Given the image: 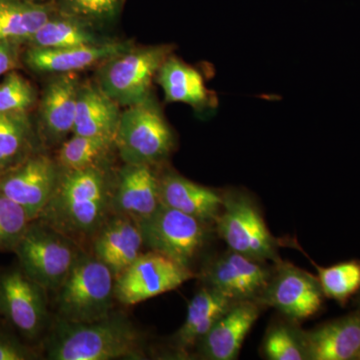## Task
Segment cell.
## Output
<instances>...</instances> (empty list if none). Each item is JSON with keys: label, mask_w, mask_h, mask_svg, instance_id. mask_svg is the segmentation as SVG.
Here are the masks:
<instances>
[{"label": "cell", "mask_w": 360, "mask_h": 360, "mask_svg": "<svg viewBox=\"0 0 360 360\" xmlns=\"http://www.w3.org/2000/svg\"><path fill=\"white\" fill-rule=\"evenodd\" d=\"M37 354L20 342L18 338L7 333H0V360H32Z\"/></svg>", "instance_id": "cell-33"}, {"label": "cell", "mask_w": 360, "mask_h": 360, "mask_svg": "<svg viewBox=\"0 0 360 360\" xmlns=\"http://www.w3.org/2000/svg\"><path fill=\"white\" fill-rule=\"evenodd\" d=\"M35 98L32 85L18 72H9L0 84V112H26Z\"/></svg>", "instance_id": "cell-31"}, {"label": "cell", "mask_w": 360, "mask_h": 360, "mask_svg": "<svg viewBox=\"0 0 360 360\" xmlns=\"http://www.w3.org/2000/svg\"><path fill=\"white\" fill-rule=\"evenodd\" d=\"M307 360H360V310L302 330Z\"/></svg>", "instance_id": "cell-17"}, {"label": "cell", "mask_w": 360, "mask_h": 360, "mask_svg": "<svg viewBox=\"0 0 360 360\" xmlns=\"http://www.w3.org/2000/svg\"><path fill=\"white\" fill-rule=\"evenodd\" d=\"M80 85L77 72L59 73L44 90L40 115L44 135L52 143L60 142L73 131Z\"/></svg>", "instance_id": "cell-20"}, {"label": "cell", "mask_w": 360, "mask_h": 360, "mask_svg": "<svg viewBox=\"0 0 360 360\" xmlns=\"http://www.w3.org/2000/svg\"><path fill=\"white\" fill-rule=\"evenodd\" d=\"M115 276L94 255L82 251L58 293V319L87 323L112 314Z\"/></svg>", "instance_id": "cell-3"}, {"label": "cell", "mask_w": 360, "mask_h": 360, "mask_svg": "<svg viewBox=\"0 0 360 360\" xmlns=\"http://www.w3.org/2000/svg\"><path fill=\"white\" fill-rule=\"evenodd\" d=\"M60 168L45 155H33L0 176V195L25 208L35 220L51 200Z\"/></svg>", "instance_id": "cell-13"}, {"label": "cell", "mask_w": 360, "mask_h": 360, "mask_svg": "<svg viewBox=\"0 0 360 360\" xmlns=\"http://www.w3.org/2000/svg\"><path fill=\"white\" fill-rule=\"evenodd\" d=\"M113 148H116L113 139L73 134L59 148L56 163L65 170L101 167V163Z\"/></svg>", "instance_id": "cell-27"}, {"label": "cell", "mask_w": 360, "mask_h": 360, "mask_svg": "<svg viewBox=\"0 0 360 360\" xmlns=\"http://www.w3.org/2000/svg\"><path fill=\"white\" fill-rule=\"evenodd\" d=\"M32 129L25 112H0V176L28 158Z\"/></svg>", "instance_id": "cell-26"}, {"label": "cell", "mask_w": 360, "mask_h": 360, "mask_svg": "<svg viewBox=\"0 0 360 360\" xmlns=\"http://www.w3.org/2000/svg\"><path fill=\"white\" fill-rule=\"evenodd\" d=\"M130 49L131 44L127 41H103L65 49L32 47L25 58L26 65L33 70L59 75L86 70Z\"/></svg>", "instance_id": "cell-16"}, {"label": "cell", "mask_w": 360, "mask_h": 360, "mask_svg": "<svg viewBox=\"0 0 360 360\" xmlns=\"http://www.w3.org/2000/svg\"><path fill=\"white\" fill-rule=\"evenodd\" d=\"M45 292L20 267L0 274V312L27 340H37L46 328Z\"/></svg>", "instance_id": "cell-12"}, {"label": "cell", "mask_w": 360, "mask_h": 360, "mask_svg": "<svg viewBox=\"0 0 360 360\" xmlns=\"http://www.w3.org/2000/svg\"><path fill=\"white\" fill-rule=\"evenodd\" d=\"M174 49L172 44L131 47L104 61L97 72V84L118 105L141 103L150 96L153 80Z\"/></svg>", "instance_id": "cell-6"}, {"label": "cell", "mask_w": 360, "mask_h": 360, "mask_svg": "<svg viewBox=\"0 0 360 360\" xmlns=\"http://www.w3.org/2000/svg\"><path fill=\"white\" fill-rule=\"evenodd\" d=\"M167 103L188 104L200 112L217 108V96L206 87L202 75L174 54L161 65L155 78Z\"/></svg>", "instance_id": "cell-21"}, {"label": "cell", "mask_w": 360, "mask_h": 360, "mask_svg": "<svg viewBox=\"0 0 360 360\" xmlns=\"http://www.w3.org/2000/svg\"><path fill=\"white\" fill-rule=\"evenodd\" d=\"M357 303H359V309L360 310V290L359 291V298H357Z\"/></svg>", "instance_id": "cell-36"}, {"label": "cell", "mask_w": 360, "mask_h": 360, "mask_svg": "<svg viewBox=\"0 0 360 360\" xmlns=\"http://www.w3.org/2000/svg\"><path fill=\"white\" fill-rule=\"evenodd\" d=\"M236 302L203 285L188 303L186 321L172 340L174 347L180 352L196 347L219 317Z\"/></svg>", "instance_id": "cell-23"}, {"label": "cell", "mask_w": 360, "mask_h": 360, "mask_svg": "<svg viewBox=\"0 0 360 360\" xmlns=\"http://www.w3.org/2000/svg\"><path fill=\"white\" fill-rule=\"evenodd\" d=\"M265 359L270 360H307L302 340V330L296 322L279 321L267 329L262 343Z\"/></svg>", "instance_id": "cell-29"}, {"label": "cell", "mask_w": 360, "mask_h": 360, "mask_svg": "<svg viewBox=\"0 0 360 360\" xmlns=\"http://www.w3.org/2000/svg\"><path fill=\"white\" fill-rule=\"evenodd\" d=\"M32 221L25 208L0 195V251H13Z\"/></svg>", "instance_id": "cell-30"}, {"label": "cell", "mask_w": 360, "mask_h": 360, "mask_svg": "<svg viewBox=\"0 0 360 360\" xmlns=\"http://www.w3.org/2000/svg\"><path fill=\"white\" fill-rule=\"evenodd\" d=\"M112 213L135 222L151 217L160 207V174L149 165L125 163L115 184Z\"/></svg>", "instance_id": "cell-14"}, {"label": "cell", "mask_w": 360, "mask_h": 360, "mask_svg": "<svg viewBox=\"0 0 360 360\" xmlns=\"http://www.w3.org/2000/svg\"><path fill=\"white\" fill-rule=\"evenodd\" d=\"M174 146V130L151 94L120 115L115 148L125 163L155 167L167 160Z\"/></svg>", "instance_id": "cell-4"}, {"label": "cell", "mask_w": 360, "mask_h": 360, "mask_svg": "<svg viewBox=\"0 0 360 360\" xmlns=\"http://www.w3.org/2000/svg\"><path fill=\"white\" fill-rule=\"evenodd\" d=\"M139 225L149 250L191 269L210 236V224L165 205Z\"/></svg>", "instance_id": "cell-8"}, {"label": "cell", "mask_w": 360, "mask_h": 360, "mask_svg": "<svg viewBox=\"0 0 360 360\" xmlns=\"http://www.w3.org/2000/svg\"><path fill=\"white\" fill-rule=\"evenodd\" d=\"M115 182L103 167L60 169L51 200L37 219L82 246L112 214Z\"/></svg>", "instance_id": "cell-1"}, {"label": "cell", "mask_w": 360, "mask_h": 360, "mask_svg": "<svg viewBox=\"0 0 360 360\" xmlns=\"http://www.w3.org/2000/svg\"><path fill=\"white\" fill-rule=\"evenodd\" d=\"M214 224L229 250L258 262L271 260L276 264L281 260L276 239L270 233L255 201L246 194L224 193V206Z\"/></svg>", "instance_id": "cell-7"}, {"label": "cell", "mask_w": 360, "mask_h": 360, "mask_svg": "<svg viewBox=\"0 0 360 360\" xmlns=\"http://www.w3.org/2000/svg\"><path fill=\"white\" fill-rule=\"evenodd\" d=\"M52 15L46 4L0 0V40L27 41Z\"/></svg>", "instance_id": "cell-24"}, {"label": "cell", "mask_w": 360, "mask_h": 360, "mask_svg": "<svg viewBox=\"0 0 360 360\" xmlns=\"http://www.w3.org/2000/svg\"><path fill=\"white\" fill-rule=\"evenodd\" d=\"M264 305L257 300L238 302L215 322L196 347L202 359L234 360Z\"/></svg>", "instance_id": "cell-15"}, {"label": "cell", "mask_w": 360, "mask_h": 360, "mask_svg": "<svg viewBox=\"0 0 360 360\" xmlns=\"http://www.w3.org/2000/svg\"><path fill=\"white\" fill-rule=\"evenodd\" d=\"M324 300L317 276L279 260L274 264L269 284L257 302L274 307L297 323L319 314Z\"/></svg>", "instance_id": "cell-10"}, {"label": "cell", "mask_w": 360, "mask_h": 360, "mask_svg": "<svg viewBox=\"0 0 360 360\" xmlns=\"http://www.w3.org/2000/svg\"><path fill=\"white\" fill-rule=\"evenodd\" d=\"M21 1L32 2V4H41V2L44 1V0H21Z\"/></svg>", "instance_id": "cell-35"}, {"label": "cell", "mask_w": 360, "mask_h": 360, "mask_svg": "<svg viewBox=\"0 0 360 360\" xmlns=\"http://www.w3.org/2000/svg\"><path fill=\"white\" fill-rule=\"evenodd\" d=\"M161 205L214 224L224 206V193L200 186L174 172L160 175Z\"/></svg>", "instance_id": "cell-19"}, {"label": "cell", "mask_w": 360, "mask_h": 360, "mask_svg": "<svg viewBox=\"0 0 360 360\" xmlns=\"http://www.w3.org/2000/svg\"><path fill=\"white\" fill-rule=\"evenodd\" d=\"M195 274L188 267L155 251L139 255L115 281V300L134 305L176 290Z\"/></svg>", "instance_id": "cell-9"}, {"label": "cell", "mask_w": 360, "mask_h": 360, "mask_svg": "<svg viewBox=\"0 0 360 360\" xmlns=\"http://www.w3.org/2000/svg\"><path fill=\"white\" fill-rule=\"evenodd\" d=\"M314 264L326 298L345 305L352 296L359 293L360 260H348L328 267Z\"/></svg>", "instance_id": "cell-28"}, {"label": "cell", "mask_w": 360, "mask_h": 360, "mask_svg": "<svg viewBox=\"0 0 360 360\" xmlns=\"http://www.w3.org/2000/svg\"><path fill=\"white\" fill-rule=\"evenodd\" d=\"M51 360L143 359V338L124 315L78 323L58 319L45 345Z\"/></svg>", "instance_id": "cell-2"}, {"label": "cell", "mask_w": 360, "mask_h": 360, "mask_svg": "<svg viewBox=\"0 0 360 360\" xmlns=\"http://www.w3.org/2000/svg\"><path fill=\"white\" fill-rule=\"evenodd\" d=\"M91 246L92 255L117 277L142 255L144 240L137 222L112 213L92 239Z\"/></svg>", "instance_id": "cell-18"}, {"label": "cell", "mask_w": 360, "mask_h": 360, "mask_svg": "<svg viewBox=\"0 0 360 360\" xmlns=\"http://www.w3.org/2000/svg\"><path fill=\"white\" fill-rule=\"evenodd\" d=\"M65 15L91 25L115 20L120 0H63Z\"/></svg>", "instance_id": "cell-32"}, {"label": "cell", "mask_w": 360, "mask_h": 360, "mask_svg": "<svg viewBox=\"0 0 360 360\" xmlns=\"http://www.w3.org/2000/svg\"><path fill=\"white\" fill-rule=\"evenodd\" d=\"M82 246L39 219L32 221L13 252L23 272L46 291H54L70 274Z\"/></svg>", "instance_id": "cell-5"}, {"label": "cell", "mask_w": 360, "mask_h": 360, "mask_svg": "<svg viewBox=\"0 0 360 360\" xmlns=\"http://www.w3.org/2000/svg\"><path fill=\"white\" fill-rule=\"evenodd\" d=\"M15 42L0 40V75L11 72L18 65Z\"/></svg>", "instance_id": "cell-34"}, {"label": "cell", "mask_w": 360, "mask_h": 360, "mask_svg": "<svg viewBox=\"0 0 360 360\" xmlns=\"http://www.w3.org/2000/svg\"><path fill=\"white\" fill-rule=\"evenodd\" d=\"M98 84H82L78 91L73 134L115 141L122 112Z\"/></svg>", "instance_id": "cell-22"}, {"label": "cell", "mask_w": 360, "mask_h": 360, "mask_svg": "<svg viewBox=\"0 0 360 360\" xmlns=\"http://www.w3.org/2000/svg\"><path fill=\"white\" fill-rule=\"evenodd\" d=\"M92 26L68 15H52L27 40L32 47L65 49L106 41L92 30Z\"/></svg>", "instance_id": "cell-25"}, {"label": "cell", "mask_w": 360, "mask_h": 360, "mask_svg": "<svg viewBox=\"0 0 360 360\" xmlns=\"http://www.w3.org/2000/svg\"><path fill=\"white\" fill-rule=\"evenodd\" d=\"M266 262L229 250L206 262L200 277L203 284L233 302L258 300L271 276Z\"/></svg>", "instance_id": "cell-11"}]
</instances>
